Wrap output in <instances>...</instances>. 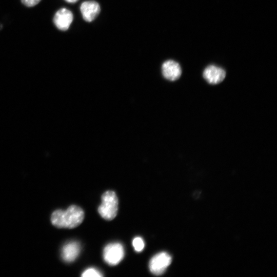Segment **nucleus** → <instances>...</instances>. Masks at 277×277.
I'll use <instances>...</instances> for the list:
<instances>
[{"mask_svg":"<svg viewBox=\"0 0 277 277\" xmlns=\"http://www.w3.org/2000/svg\"><path fill=\"white\" fill-rule=\"evenodd\" d=\"M163 76L167 80L174 81L178 80L182 74L180 64L173 60H167L162 66Z\"/></svg>","mask_w":277,"mask_h":277,"instance_id":"6","label":"nucleus"},{"mask_svg":"<svg viewBox=\"0 0 277 277\" xmlns=\"http://www.w3.org/2000/svg\"><path fill=\"white\" fill-rule=\"evenodd\" d=\"M80 10L84 19L88 22L93 21L100 12L98 3L94 1L84 2L81 5Z\"/></svg>","mask_w":277,"mask_h":277,"instance_id":"8","label":"nucleus"},{"mask_svg":"<svg viewBox=\"0 0 277 277\" xmlns=\"http://www.w3.org/2000/svg\"><path fill=\"white\" fill-rule=\"evenodd\" d=\"M84 217L83 210L79 206L71 205L66 210L54 211L51 217V221L58 228H73L80 225Z\"/></svg>","mask_w":277,"mask_h":277,"instance_id":"1","label":"nucleus"},{"mask_svg":"<svg viewBox=\"0 0 277 277\" xmlns=\"http://www.w3.org/2000/svg\"><path fill=\"white\" fill-rule=\"evenodd\" d=\"M41 0H21L22 3L27 7H33L36 5Z\"/></svg>","mask_w":277,"mask_h":277,"instance_id":"12","label":"nucleus"},{"mask_svg":"<svg viewBox=\"0 0 277 277\" xmlns=\"http://www.w3.org/2000/svg\"><path fill=\"white\" fill-rule=\"evenodd\" d=\"M124 256V250L122 245L119 243L108 244L104 249L103 258L109 265L118 264Z\"/></svg>","mask_w":277,"mask_h":277,"instance_id":"3","label":"nucleus"},{"mask_svg":"<svg viewBox=\"0 0 277 277\" xmlns=\"http://www.w3.org/2000/svg\"><path fill=\"white\" fill-rule=\"evenodd\" d=\"M81 251L79 243L75 241L70 242L66 244L62 250V257L66 262L74 261L78 256Z\"/></svg>","mask_w":277,"mask_h":277,"instance_id":"9","label":"nucleus"},{"mask_svg":"<svg viewBox=\"0 0 277 277\" xmlns=\"http://www.w3.org/2000/svg\"><path fill=\"white\" fill-rule=\"evenodd\" d=\"M103 276V274L100 271L94 268L87 269L82 274V276L83 277H102Z\"/></svg>","mask_w":277,"mask_h":277,"instance_id":"10","label":"nucleus"},{"mask_svg":"<svg viewBox=\"0 0 277 277\" xmlns=\"http://www.w3.org/2000/svg\"><path fill=\"white\" fill-rule=\"evenodd\" d=\"M72 13L66 8L58 10L54 15L53 22L56 27L62 31L69 29L73 21Z\"/></svg>","mask_w":277,"mask_h":277,"instance_id":"7","label":"nucleus"},{"mask_svg":"<svg viewBox=\"0 0 277 277\" xmlns=\"http://www.w3.org/2000/svg\"><path fill=\"white\" fill-rule=\"evenodd\" d=\"M118 210V199L115 193L111 190L104 192L102 195V204L98 208L101 216L107 220H113Z\"/></svg>","mask_w":277,"mask_h":277,"instance_id":"2","label":"nucleus"},{"mask_svg":"<svg viewBox=\"0 0 277 277\" xmlns=\"http://www.w3.org/2000/svg\"><path fill=\"white\" fill-rule=\"evenodd\" d=\"M226 72L222 68L214 65L207 66L203 71L204 79L210 84H218L225 78Z\"/></svg>","mask_w":277,"mask_h":277,"instance_id":"5","label":"nucleus"},{"mask_svg":"<svg viewBox=\"0 0 277 277\" xmlns=\"http://www.w3.org/2000/svg\"><path fill=\"white\" fill-rule=\"evenodd\" d=\"M67 2L70 3H74L78 1V0H65Z\"/></svg>","mask_w":277,"mask_h":277,"instance_id":"13","label":"nucleus"},{"mask_svg":"<svg viewBox=\"0 0 277 277\" xmlns=\"http://www.w3.org/2000/svg\"><path fill=\"white\" fill-rule=\"evenodd\" d=\"M132 244L135 250L137 252L142 251L145 246L143 239L140 237L135 238L133 240Z\"/></svg>","mask_w":277,"mask_h":277,"instance_id":"11","label":"nucleus"},{"mask_svg":"<svg viewBox=\"0 0 277 277\" xmlns=\"http://www.w3.org/2000/svg\"><path fill=\"white\" fill-rule=\"evenodd\" d=\"M171 261V256L168 253H159L151 259L149 265L150 270L155 275H161L165 272Z\"/></svg>","mask_w":277,"mask_h":277,"instance_id":"4","label":"nucleus"}]
</instances>
